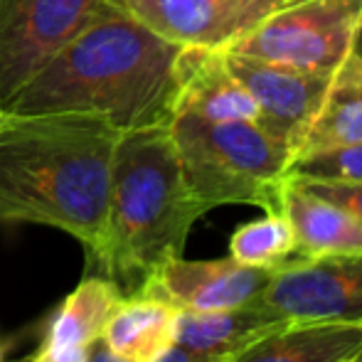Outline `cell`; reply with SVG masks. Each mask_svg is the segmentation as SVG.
<instances>
[{
    "label": "cell",
    "instance_id": "27",
    "mask_svg": "<svg viewBox=\"0 0 362 362\" xmlns=\"http://www.w3.org/2000/svg\"><path fill=\"white\" fill-rule=\"evenodd\" d=\"M0 114H3V109H0Z\"/></svg>",
    "mask_w": 362,
    "mask_h": 362
},
{
    "label": "cell",
    "instance_id": "18",
    "mask_svg": "<svg viewBox=\"0 0 362 362\" xmlns=\"http://www.w3.org/2000/svg\"><path fill=\"white\" fill-rule=\"evenodd\" d=\"M296 254V237L284 212H267L237 227L229 239V257L244 267L276 269Z\"/></svg>",
    "mask_w": 362,
    "mask_h": 362
},
{
    "label": "cell",
    "instance_id": "17",
    "mask_svg": "<svg viewBox=\"0 0 362 362\" xmlns=\"http://www.w3.org/2000/svg\"><path fill=\"white\" fill-rule=\"evenodd\" d=\"M350 144H362V62L353 52L330 76L323 104L296 156Z\"/></svg>",
    "mask_w": 362,
    "mask_h": 362
},
{
    "label": "cell",
    "instance_id": "22",
    "mask_svg": "<svg viewBox=\"0 0 362 362\" xmlns=\"http://www.w3.org/2000/svg\"><path fill=\"white\" fill-rule=\"evenodd\" d=\"M89 362H124V360H119L116 355H111L109 350L104 348L101 343H96L94 345V350H91V358Z\"/></svg>",
    "mask_w": 362,
    "mask_h": 362
},
{
    "label": "cell",
    "instance_id": "24",
    "mask_svg": "<svg viewBox=\"0 0 362 362\" xmlns=\"http://www.w3.org/2000/svg\"><path fill=\"white\" fill-rule=\"evenodd\" d=\"M345 362H362V353H358L355 358H350V360H345Z\"/></svg>",
    "mask_w": 362,
    "mask_h": 362
},
{
    "label": "cell",
    "instance_id": "7",
    "mask_svg": "<svg viewBox=\"0 0 362 362\" xmlns=\"http://www.w3.org/2000/svg\"><path fill=\"white\" fill-rule=\"evenodd\" d=\"M109 0H0V109Z\"/></svg>",
    "mask_w": 362,
    "mask_h": 362
},
{
    "label": "cell",
    "instance_id": "8",
    "mask_svg": "<svg viewBox=\"0 0 362 362\" xmlns=\"http://www.w3.org/2000/svg\"><path fill=\"white\" fill-rule=\"evenodd\" d=\"M146 28L182 47L224 49L296 0H121Z\"/></svg>",
    "mask_w": 362,
    "mask_h": 362
},
{
    "label": "cell",
    "instance_id": "6",
    "mask_svg": "<svg viewBox=\"0 0 362 362\" xmlns=\"http://www.w3.org/2000/svg\"><path fill=\"white\" fill-rule=\"evenodd\" d=\"M254 303L279 320L362 325V252L293 254L274 269Z\"/></svg>",
    "mask_w": 362,
    "mask_h": 362
},
{
    "label": "cell",
    "instance_id": "3",
    "mask_svg": "<svg viewBox=\"0 0 362 362\" xmlns=\"http://www.w3.org/2000/svg\"><path fill=\"white\" fill-rule=\"evenodd\" d=\"M202 215L182 177L170 124L124 131L111 165L106 219L89 259L121 293L134 296L163 264L182 257Z\"/></svg>",
    "mask_w": 362,
    "mask_h": 362
},
{
    "label": "cell",
    "instance_id": "2",
    "mask_svg": "<svg viewBox=\"0 0 362 362\" xmlns=\"http://www.w3.org/2000/svg\"><path fill=\"white\" fill-rule=\"evenodd\" d=\"M124 131L94 114H0V224H45L94 249Z\"/></svg>",
    "mask_w": 362,
    "mask_h": 362
},
{
    "label": "cell",
    "instance_id": "15",
    "mask_svg": "<svg viewBox=\"0 0 362 362\" xmlns=\"http://www.w3.org/2000/svg\"><path fill=\"white\" fill-rule=\"evenodd\" d=\"M279 212L288 219L298 257L362 252V224L338 205L286 180Z\"/></svg>",
    "mask_w": 362,
    "mask_h": 362
},
{
    "label": "cell",
    "instance_id": "5",
    "mask_svg": "<svg viewBox=\"0 0 362 362\" xmlns=\"http://www.w3.org/2000/svg\"><path fill=\"white\" fill-rule=\"evenodd\" d=\"M362 0H296L229 45V52L333 76L353 52Z\"/></svg>",
    "mask_w": 362,
    "mask_h": 362
},
{
    "label": "cell",
    "instance_id": "4",
    "mask_svg": "<svg viewBox=\"0 0 362 362\" xmlns=\"http://www.w3.org/2000/svg\"><path fill=\"white\" fill-rule=\"evenodd\" d=\"M170 136L187 190L205 212L222 205L279 212L293 153L257 121H205L175 114Z\"/></svg>",
    "mask_w": 362,
    "mask_h": 362
},
{
    "label": "cell",
    "instance_id": "26",
    "mask_svg": "<svg viewBox=\"0 0 362 362\" xmlns=\"http://www.w3.org/2000/svg\"><path fill=\"white\" fill-rule=\"evenodd\" d=\"M15 362H28V360H15Z\"/></svg>",
    "mask_w": 362,
    "mask_h": 362
},
{
    "label": "cell",
    "instance_id": "23",
    "mask_svg": "<svg viewBox=\"0 0 362 362\" xmlns=\"http://www.w3.org/2000/svg\"><path fill=\"white\" fill-rule=\"evenodd\" d=\"M353 54L362 62V25H360V30H358V35H355V42H353Z\"/></svg>",
    "mask_w": 362,
    "mask_h": 362
},
{
    "label": "cell",
    "instance_id": "19",
    "mask_svg": "<svg viewBox=\"0 0 362 362\" xmlns=\"http://www.w3.org/2000/svg\"><path fill=\"white\" fill-rule=\"evenodd\" d=\"M286 177L288 180L362 182V144L293 156L286 168Z\"/></svg>",
    "mask_w": 362,
    "mask_h": 362
},
{
    "label": "cell",
    "instance_id": "13",
    "mask_svg": "<svg viewBox=\"0 0 362 362\" xmlns=\"http://www.w3.org/2000/svg\"><path fill=\"white\" fill-rule=\"evenodd\" d=\"M177 315L173 303L156 296H124L101 335V345L124 362H158L175 345Z\"/></svg>",
    "mask_w": 362,
    "mask_h": 362
},
{
    "label": "cell",
    "instance_id": "25",
    "mask_svg": "<svg viewBox=\"0 0 362 362\" xmlns=\"http://www.w3.org/2000/svg\"><path fill=\"white\" fill-rule=\"evenodd\" d=\"M0 362H5V348H3V343H0Z\"/></svg>",
    "mask_w": 362,
    "mask_h": 362
},
{
    "label": "cell",
    "instance_id": "16",
    "mask_svg": "<svg viewBox=\"0 0 362 362\" xmlns=\"http://www.w3.org/2000/svg\"><path fill=\"white\" fill-rule=\"evenodd\" d=\"M284 323L288 320H279L259 303H247L227 310H205V313L180 310L175 345L192 350V353L217 355V358L229 360Z\"/></svg>",
    "mask_w": 362,
    "mask_h": 362
},
{
    "label": "cell",
    "instance_id": "1",
    "mask_svg": "<svg viewBox=\"0 0 362 362\" xmlns=\"http://www.w3.org/2000/svg\"><path fill=\"white\" fill-rule=\"evenodd\" d=\"M182 45L109 0L8 104L10 114H94L116 129L168 126Z\"/></svg>",
    "mask_w": 362,
    "mask_h": 362
},
{
    "label": "cell",
    "instance_id": "20",
    "mask_svg": "<svg viewBox=\"0 0 362 362\" xmlns=\"http://www.w3.org/2000/svg\"><path fill=\"white\" fill-rule=\"evenodd\" d=\"M288 180V177H286ZM303 190L338 205L362 224V182H323V180H291Z\"/></svg>",
    "mask_w": 362,
    "mask_h": 362
},
{
    "label": "cell",
    "instance_id": "11",
    "mask_svg": "<svg viewBox=\"0 0 362 362\" xmlns=\"http://www.w3.org/2000/svg\"><path fill=\"white\" fill-rule=\"evenodd\" d=\"M121 298L124 293L111 279L86 276L49 315L42 345L28 362H89Z\"/></svg>",
    "mask_w": 362,
    "mask_h": 362
},
{
    "label": "cell",
    "instance_id": "10",
    "mask_svg": "<svg viewBox=\"0 0 362 362\" xmlns=\"http://www.w3.org/2000/svg\"><path fill=\"white\" fill-rule=\"evenodd\" d=\"M274 269H254L224 259H197L185 257L170 259L144 284L139 293L156 296L177 310H227L254 303L272 279Z\"/></svg>",
    "mask_w": 362,
    "mask_h": 362
},
{
    "label": "cell",
    "instance_id": "9",
    "mask_svg": "<svg viewBox=\"0 0 362 362\" xmlns=\"http://www.w3.org/2000/svg\"><path fill=\"white\" fill-rule=\"evenodd\" d=\"M224 62L257 104V124L296 156L310 121L323 104L330 76L264 62L229 49H224Z\"/></svg>",
    "mask_w": 362,
    "mask_h": 362
},
{
    "label": "cell",
    "instance_id": "14",
    "mask_svg": "<svg viewBox=\"0 0 362 362\" xmlns=\"http://www.w3.org/2000/svg\"><path fill=\"white\" fill-rule=\"evenodd\" d=\"M358 353L362 325L288 320L227 362H345Z\"/></svg>",
    "mask_w": 362,
    "mask_h": 362
},
{
    "label": "cell",
    "instance_id": "21",
    "mask_svg": "<svg viewBox=\"0 0 362 362\" xmlns=\"http://www.w3.org/2000/svg\"><path fill=\"white\" fill-rule=\"evenodd\" d=\"M158 362H227V358H217V355H202V353H192L185 350L180 345H173L165 355Z\"/></svg>",
    "mask_w": 362,
    "mask_h": 362
},
{
    "label": "cell",
    "instance_id": "12",
    "mask_svg": "<svg viewBox=\"0 0 362 362\" xmlns=\"http://www.w3.org/2000/svg\"><path fill=\"white\" fill-rule=\"evenodd\" d=\"M175 114L205 121H259L254 99L224 62V49L212 47L180 49Z\"/></svg>",
    "mask_w": 362,
    "mask_h": 362
}]
</instances>
